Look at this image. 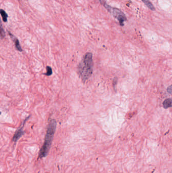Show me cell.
<instances>
[{
  "label": "cell",
  "instance_id": "1",
  "mask_svg": "<svg viewBox=\"0 0 172 173\" xmlns=\"http://www.w3.org/2000/svg\"><path fill=\"white\" fill-rule=\"evenodd\" d=\"M56 127H57L56 121L54 119L52 120L49 122L47 127V131L45 135V142L42 148L40 149L38 158H45L48 154L51 146L52 141H53L54 134L56 129Z\"/></svg>",
  "mask_w": 172,
  "mask_h": 173
},
{
  "label": "cell",
  "instance_id": "2",
  "mask_svg": "<svg viewBox=\"0 0 172 173\" xmlns=\"http://www.w3.org/2000/svg\"><path fill=\"white\" fill-rule=\"evenodd\" d=\"M93 54L87 53L83 59V62L80 64L79 72L83 81H86L93 73Z\"/></svg>",
  "mask_w": 172,
  "mask_h": 173
},
{
  "label": "cell",
  "instance_id": "3",
  "mask_svg": "<svg viewBox=\"0 0 172 173\" xmlns=\"http://www.w3.org/2000/svg\"><path fill=\"white\" fill-rule=\"evenodd\" d=\"M98 1L102 6H104V8L107 10V11L111 14L113 15V16L119 21L120 25L122 27L124 26V23L127 20V18L125 16V14L123 12L119 9L111 7L110 5H108L105 0H98Z\"/></svg>",
  "mask_w": 172,
  "mask_h": 173
},
{
  "label": "cell",
  "instance_id": "4",
  "mask_svg": "<svg viewBox=\"0 0 172 173\" xmlns=\"http://www.w3.org/2000/svg\"><path fill=\"white\" fill-rule=\"evenodd\" d=\"M29 118V117H28L24 120V122H23L22 126V127H20V128L18 130H17V131H16V132H15L14 135L13 139H12V140H13V141L14 142H17V141H18V140L21 137H22V136L24 134V132L23 130V128L24 124H25V123L26 122V121Z\"/></svg>",
  "mask_w": 172,
  "mask_h": 173
},
{
  "label": "cell",
  "instance_id": "5",
  "mask_svg": "<svg viewBox=\"0 0 172 173\" xmlns=\"http://www.w3.org/2000/svg\"><path fill=\"white\" fill-rule=\"evenodd\" d=\"M9 34L10 38H11L12 41H14V44H15V47L17 49L18 51H20V52H22V49L21 48V46L20 45L19 43V40H18L17 38H16L15 36H14L13 34H12L11 32H9Z\"/></svg>",
  "mask_w": 172,
  "mask_h": 173
},
{
  "label": "cell",
  "instance_id": "6",
  "mask_svg": "<svg viewBox=\"0 0 172 173\" xmlns=\"http://www.w3.org/2000/svg\"><path fill=\"white\" fill-rule=\"evenodd\" d=\"M141 1H142V2H143L144 4H145L146 6H147L150 10H151L152 11H155V8L153 5V4L151 3L150 0H141Z\"/></svg>",
  "mask_w": 172,
  "mask_h": 173
},
{
  "label": "cell",
  "instance_id": "7",
  "mask_svg": "<svg viewBox=\"0 0 172 173\" xmlns=\"http://www.w3.org/2000/svg\"><path fill=\"white\" fill-rule=\"evenodd\" d=\"M171 106H172V99L170 98L166 99L163 102V107L165 109L168 108Z\"/></svg>",
  "mask_w": 172,
  "mask_h": 173
},
{
  "label": "cell",
  "instance_id": "8",
  "mask_svg": "<svg viewBox=\"0 0 172 173\" xmlns=\"http://www.w3.org/2000/svg\"><path fill=\"white\" fill-rule=\"evenodd\" d=\"M0 14L2 16V19H3V21L5 23H6L7 21L8 17L7 13L4 11V10L1 9H0Z\"/></svg>",
  "mask_w": 172,
  "mask_h": 173
},
{
  "label": "cell",
  "instance_id": "9",
  "mask_svg": "<svg viewBox=\"0 0 172 173\" xmlns=\"http://www.w3.org/2000/svg\"><path fill=\"white\" fill-rule=\"evenodd\" d=\"M6 36L5 32L4 30V28L2 25V22L0 19V39H3Z\"/></svg>",
  "mask_w": 172,
  "mask_h": 173
},
{
  "label": "cell",
  "instance_id": "10",
  "mask_svg": "<svg viewBox=\"0 0 172 173\" xmlns=\"http://www.w3.org/2000/svg\"><path fill=\"white\" fill-rule=\"evenodd\" d=\"M47 69V72L45 74V75H47V76H49V75H51L53 73V71H52V69L50 66H47L46 68Z\"/></svg>",
  "mask_w": 172,
  "mask_h": 173
},
{
  "label": "cell",
  "instance_id": "11",
  "mask_svg": "<svg viewBox=\"0 0 172 173\" xmlns=\"http://www.w3.org/2000/svg\"><path fill=\"white\" fill-rule=\"evenodd\" d=\"M167 91H168L169 93H170V94H171V93H172V86H170L169 87H168V88L167 89Z\"/></svg>",
  "mask_w": 172,
  "mask_h": 173
},
{
  "label": "cell",
  "instance_id": "12",
  "mask_svg": "<svg viewBox=\"0 0 172 173\" xmlns=\"http://www.w3.org/2000/svg\"><path fill=\"white\" fill-rule=\"evenodd\" d=\"M1 111H0V115H1Z\"/></svg>",
  "mask_w": 172,
  "mask_h": 173
}]
</instances>
